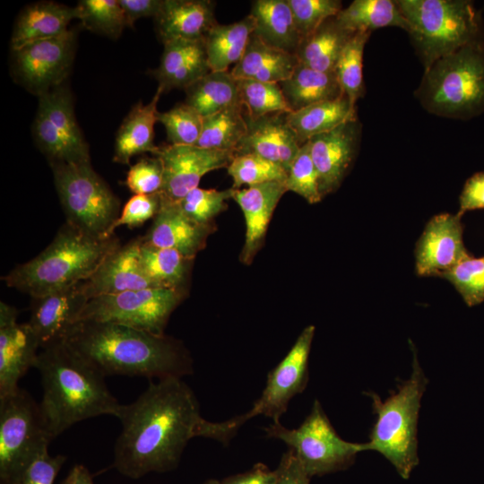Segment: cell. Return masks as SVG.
Instances as JSON below:
<instances>
[{"label":"cell","mask_w":484,"mask_h":484,"mask_svg":"<svg viewBox=\"0 0 484 484\" xmlns=\"http://www.w3.org/2000/svg\"><path fill=\"white\" fill-rule=\"evenodd\" d=\"M117 418L122 431L113 467L134 480L176 469L188 441L202 436L206 420L194 392L179 377L150 381L134 402L122 404Z\"/></svg>","instance_id":"6da1fadb"},{"label":"cell","mask_w":484,"mask_h":484,"mask_svg":"<svg viewBox=\"0 0 484 484\" xmlns=\"http://www.w3.org/2000/svg\"><path fill=\"white\" fill-rule=\"evenodd\" d=\"M65 342L105 376L121 375L149 379L179 377L193 372L188 352L177 341L133 327L82 321Z\"/></svg>","instance_id":"7a4b0ae2"},{"label":"cell","mask_w":484,"mask_h":484,"mask_svg":"<svg viewBox=\"0 0 484 484\" xmlns=\"http://www.w3.org/2000/svg\"><path fill=\"white\" fill-rule=\"evenodd\" d=\"M34 367L43 386L39 410L52 438L90 418L117 417L122 404L108 391L105 376L65 341L41 348Z\"/></svg>","instance_id":"3957f363"},{"label":"cell","mask_w":484,"mask_h":484,"mask_svg":"<svg viewBox=\"0 0 484 484\" xmlns=\"http://www.w3.org/2000/svg\"><path fill=\"white\" fill-rule=\"evenodd\" d=\"M120 246L115 235L94 237L65 222L41 253L3 280L31 298L42 297L86 281Z\"/></svg>","instance_id":"277c9868"},{"label":"cell","mask_w":484,"mask_h":484,"mask_svg":"<svg viewBox=\"0 0 484 484\" xmlns=\"http://www.w3.org/2000/svg\"><path fill=\"white\" fill-rule=\"evenodd\" d=\"M416 97L429 113L469 119L484 110V40L464 46L425 70Z\"/></svg>","instance_id":"5b68a950"},{"label":"cell","mask_w":484,"mask_h":484,"mask_svg":"<svg viewBox=\"0 0 484 484\" xmlns=\"http://www.w3.org/2000/svg\"><path fill=\"white\" fill-rule=\"evenodd\" d=\"M428 383L413 350L411 377L398 386V391L382 401L369 393L376 421L365 451H376L408 480L419 463L417 424L420 402Z\"/></svg>","instance_id":"8992f818"},{"label":"cell","mask_w":484,"mask_h":484,"mask_svg":"<svg viewBox=\"0 0 484 484\" xmlns=\"http://www.w3.org/2000/svg\"><path fill=\"white\" fill-rule=\"evenodd\" d=\"M425 70L466 45L483 40L480 13L465 0L395 1Z\"/></svg>","instance_id":"52a82bcc"},{"label":"cell","mask_w":484,"mask_h":484,"mask_svg":"<svg viewBox=\"0 0 484 484\" xmlns=\"http://www.w3.org/2000/svg\"><path fill=\"white\" fill-rule=\"evenodd\" d=\"M52 436L39 403L25 390L0 398V483L19 484L23 472Z\"/></svg>","instance_id":"ba28073f"},{"label":"cell","mask_w":484,"mask_h":484,"mask_svg":"<svg viewBox=\"0 0 484 484\" xmlns=\"http://www.w3.org/2000/svg\"><path fill=\"white\" fill-rule=\"evenodd\" d=\"M67 223L98 238H106L120 214V201L91 162L51 166ZM113 236V235H112Z\"/></svg>","instance_id":"9c48e42d"},{"label":"cell","mask_w":484,"mask_h":484,"mask_svg":"<svg viewBox=\"0 0 484 484\" xmlns=\"http://www.w3.org/2000/svg\"><path fill=\"white\" fill-rule=\"evenodd\" d=\"M265 432L290 447L310 478L344 470L365 451L364 443L345 441L336 433L317 400L298 428L290 429L277 422Z\"/></svg>","instance_id":"30bf717a"},{"label":"cell","mask_w":484,"mask_h":484,"mask_svg":"<svg viewBox=\"0 0 484 484\" xmlns=\"http://www.w3.org/2000/svg\"><path fill=\"white\" fill-rule=\"evenodd\" d=\"M32 134L50 167L91 162L89 145L76 121L73 95L65 83L39 97Z\"/></svg>","instance_id":"8fae6325"},{"label":"cell","mask_w":484,"mask_h":484,"mask_svg":"<svg viewBox=\"0 0 484 484\" xmlns=\"http://www.w3.org/2000/svg\"><path fill=\"white\" fill-rule=\"evenodd\" d=\"M184 293L167 288H145L89 299L79 321L111 323L163 334Z\"/></svg>","instance_id":"7c38bea8"},{"label":"cell","mask_w":484,"mask_h":484,"mask_svg":"<svg viewBox=\"0 0 484 484\" xmlns=\"http://www.w3.org/2000/svg\"><path fill=\"white\" fill-rule=\"evenodd\" d=\"M76 33H65L27 44L13 51L12 71L16 81L40 97L65 83L75 54Z\"/></svg>","instance_id":"4fadbf2b"},{"label":"cell","mask_w":484,"mask_h":484,"mask_svg":"<svg viewBox=\"0 0 484 484\" xmlns=\"http://www.w3.org/2000/svg\"><path fill=\"white\" fill-rule=\"evenodd\" d=\"M315 334V326H307L284 359L269 373L266 385L251 410L236 416L241 427L246 420L264 415L273 423L280 422L290 401L307 387L308 356Z\"/></svg>","instance_id":"5bb4252c"},{"label":"cell","mask_w":484,"mask_h":484,"mask_svg":"<svg viewBox=\"0 0 484 484\" xmlns=\"http://www.w3.org/2000/svg\"><path fill=\"white\" fill-rule=\"evenodd\" d=\"M163 166V198L178 202L198 187L208 172L227 168L235 154L231 151L210 150L195 145L167 144L159 146L154 154Z\"/></svg>","instance_id":"9a60e30c"},{"label":"cell","mask_w":484,"mask_h":484,"mask_svg":"<svg viewBox=\"0 0 484 484\" xmlns=\"http://www.w3.org/2000/svg\"><path fill=\"white\" fill-rule=\"evenodd\" d=\"M462 215L443 212L426 224L415 245V270L418 276L438 277L471 255L462 238Z\"/></svg>","instance_id":"2e32d148"},{"label":"cell","mask_w":484,"mask_h":484,"mask_svg":"<svg viewBox=\"0 0 484 484\" xmlns=\"http://www.w3.org/2000/svg\"><path fill=\"white\" fill-rule=\"evenodd\" d=\"M17 309L0 303V398L16 392L19 380L34 367L39 341L28 324L17 322Z\"/></svg>","instance_id":"e0dca14e"},{"label":"cell","mask_w":484,"mask_h":484,"mask_svg":"<svg viewBox=\"0 0 484 484\" xmlns=\"http://www.w3.org/2000/svg\"><path fill=\"white\" fill-rule=\"evenodd\" d=\"M360 133L361 125L357 118L308 140L323 197L341 184L356 156Z\"/></svg>","instance_id":"ac0fdd59"},{"label":"cell","mask_w":484,"mask_h":484,"mask_svg":"<svg viewBox=\"0 0 484 484\" xmlns=\"http://www.w3.org/2000/svg\"><path fill=\"white\" fill-rule=\"evenodd\" d=\"M80 284L31 298L30 315L27 322L36 335L39 347L65 341L88 303Z\"/></svg>","instance_id":"d6986e66"},{"label":"cell","mask_w":484,"mask_h":484,"mask_svg":"<svg viewBox=\"0 0 484 484\" xmlns=\"http://www.w3.org/2000/svg\"><path fill=\"white\" fill-rule=\"evenodd\" d=\"M141 242L142 237H139L120 246L89 279L80 283L89 299L126 290L158 288L142 268Z\"/></svg>","instance_id":"ffe728a7"},{"label":"cell","mask_w":484,"mask_h":484,"mask_svg":"<svg viewBox=\"0 0 484 484\" xmlns=\"http://www.w3.org/2000/svg\"><path fill=\"white\" fill-rule=\"evenodd\" d=\"M287 113L278 112L255 119L246 116L247 130L235 155L255 154L289 170L301 144L290 128Z\"/></svg>","instance_id":"44dd1931"},{"label":"cell","mask_w":484,"mask_h":484,"mask_svg":"<svg viewBox=\"0 0 484 484\" xmlns=\"http://www.w3.org/2000/svg\"><path fill=\"white\" fill-rule=\"evenodd\" d=\"M160 198V210L143 240L154 246L175 249L194 259L205 246L212 225L195 222L183 212L177 202L161 195Z\"/></svg>","instance_id":"7402d4cb"},{"label":"cell","mask_w":484,"mask_h":484,"mask_svg":"<svg viewBox=\"0 0 484 484\" xmlns=\"http://www.w3.org/2000/svg\"><path fill=\"white\" fill-rule=\"evenodd\" d=\"M287 191L285 181L233 189L232 199L242 210L246 222V238L241 252L243 263L252 262L264 241L274 209Z\"/></svg>","instance_id":"603a6c76"},{"label":"cell","mask_w":484,"mask_h":484,"mask_svg":"<svg viewBox=\"0 0 484 484\" xmlns=\"http://www.w3.org/2000/svg\"><path fill=\"white\" fill-rule=\"evenodd\" d=\"M160 65L152 71L162 92L172 89L186 90L211 72L205 39H176L166 42Z\"/></svg>","instance_id":"cb8c5ba5"},{"label":"cell","mask_w":484,"mask_h":484,"mask_svg":"<svg viewBox=\"0 0 484 484\" xmlns=\"http://www.w3.org/2000/svg\"><path fill=\"white\" fill-rule=\"evenodd\" d=\"M214 7L215 2L209 0H163L154 18L160 41L204 39L217 23Z\"/></svg>","instance_id":"d4e9b609"},{"label":"cell","mask_w":484,"mask_h":484,"mask_svg":"<svg viewBox=\"0 0 484 484\" xmlns=\"http://www.w3.org/2000/svg\"><path fill=\"white\" fill-rule=\"evenodd\" d=\"M78 17L76 6L55 2L44 1L26 6L19 14L13 30L12 51L65 33L71 21Z\"/></svg>","instance_id":"484cf974"},{"label":"cell","mask_w":484,"mask_h":484,"mask_svg":"<svg viewBox=\"0 0 484 484\" xmlns=\"http://www.w3.org/2000/svg\"><path fill=\"white\" fill-rule=\"evenodd\" d=\"M162 91L158 88L150 103L142 101L134 106L122 122L115 142L114 161L129 164L133 156L159 149L154 144V125L158 121L157 104Z\"/></svg>","instance_id":"4316f807"},{"label":"cell","mask_w":484,"mask_h":484,"mask_svg":"<svg viewBox=\"0 0 484 484\" xmlns=\"http://www.w3.org/2000/svg\"><path fill=\"white\" fill-rule=\"evenodd\" d=\"M298 64L296 55L271 47L252 33L243 56L230 73L236 79L281 83Z\"/></svg>","instance_id":"83f0119b"},{"label":"cell","mask_w":484,"mask_h":484,"mask_svg":"<svg viewBox=\"0 0 484 484\" xmlns=\"http://www.w3.org/2000/svg\"><path fill=\"white\" fill-rule=\"evenodd\" d=\"M250 15L256 37L271 47L295 55L301 38L287 0H255Z\"/></svg>","instance_id":"f1b7e54d"},{"label":"cell","mask_w":484,"mask_h":484,"mask_svg":"<svg viewBox=\"0 0 484 484\" xmlns=\"http://www.w3.org/2000/svg\"><path fill=\"white\" fill-rule=\"evenodd\" d=\"M290 112L344 95L334 72H322L298 62L291 75L279 83Z\"/></svg>","instance_id":"f546056e"},{"label":"cell","mask_w":484,"mask_h":484,"mask_svg":"<svg viewBox=\"0 0 484 484\" xmlns=\"http://www.w3.org/2000/svg\"><path fill=\"white\" fill-rule=\"evenodd\" d=\"M336 16L324 22L313 33L303 38L295 53L299 63L322 72H334L337 61L354 35Z\"/></svg>","instance_id":"4dcf8cb0"},{"label":"cell","mask_w":484,"mask_h":484,"mask_svg":"<svg viewBox=\"0 0 484 484\" xmlns=\"http://www.w3.org/2000/svg\"><path fill=\"white\" fill-rule=\"evenodd\" d=\"M287 122L303 145L312 137L357 119V108L345 95L287 113Z\"/></svg>","instance_id":"1f68e13d"},{"label":"cell","mask_w":484,"mask_h":484,"mask_svg":"<svg viewBox=\"0 0 484 484\" xmlns=\"http://www.w3.org/2000/svg\"><path fill=\"white\" fill-rule=\"evenodd\" d=\"M255 21L249 14L230 24L216 23L205 37L208 64L211 71H229L243 56Z\"/></svg>","instance_id":"d6a6232c"},{"label":"cell","mask_w":484,"mask_h":484,"mask_svg":"<svg viewBox=\"0 0 484 484\" xmlns=\"http://www.w3.org/2000/svg\"><path fill=\"white\" fill-rule=\"evenodd\" d=\"M193 258L171 249L154 246L143 240L140 262L147 277L158 288H167L184 293Z\"/></svg>","instance_id":"836d02e7"},{"label":"cell","mask_w":484,"mask_h":484,"mask_svg":"<svg viewBox=\"0 0 484 484\" xmlns=\"http://www.w3.org/2000/svg\"><path fill=\"white\" fill-rule=\"evenodd\" d=\"M185 91V103L203 117L240 104L237 79L230 71H211Z\"/></svg>","instance_id":"e575fe53"},{"label":"cell","mask_w":484,"mask_h":484,"mask_svg":"<svg viewBox=\"0 0 484 484\" xmlns=\"http://www.w3.org/2000/svg\"><path fill=\"white\" fill-rule=\"evenodd\" d=\"M336 17L343 27L354 32H372L384 27H398L409 31L407 20L396 2L391 0H355Z\"/></svg>","instance_id":"d590c367"},{"label":"cell","mask_w":484,"mask_h":484,"mask_svg":"<svg viewBox=\"0 0 484 484\" xmlns=\"http://www.w3.org/2000/svg\"><path fill=\"white\" fill-rule=\"evenodd\" d=\"M246 112L237 104L204 117L200 138L195 146L231 151L236 149L246 134Z\"/></svg>","instance_id":"8d00e7d4"},{"label":"cell","mask_w":484,"mask_h":484,"mask_svg":"<svg viewBox=\"0 0 484 484\" xmlns=\"http://www.w3.org/2000/svg\"><path fill=\"white\" fill-rule=\"evenodd\" d=\"M371 32L357 31L343 48L334 73L345 96L353 105L364 94L363 53Z\"/></svg>","instance_id":"74e56055"},{"label":"cell","mask_w":484,"mask_h":484,"mask_svg":"<svg viewBox=\"0 0 484 484\" xmlns=\"http://www.w3.org/2000/svg\"><path fill=\"white\" fill-rule=\"evenodd\" d=\"M239 102L248 118L272 113H290V109L279 83L251 79H237Z\"/></svg>","instance_id":"f35d334b"},{"label":"cell","mask_w":484,"mask_h":484,"mask_svg":"<svg viewBox=\"0 0 484 484\" xmlns=\"http://www.w3.org/2000/svg\"><path fill=\"white\" fill-rule=\"evenodd\" d=\"M76 7L82 25L95 33L117 39L127 27L118 0H82Z\"/></svg>","instance_id":"ab89813d"},{"label":"cell","mask_w":484,"mask_h":484,"mask_svg":"<svg viewBox=\"0 0 484 484\" xmlns=\"http://www.w3.org/2000/svg\"><path fill=\"white\" fill-rule=\"evenodd\" d=\"M227 169L233 180V189L271 181H285L288 175L281 166L255 154L235 155Z\"/></svg>","instance_id":"60d3db41"},{"label":"cell","mask_w":484,"mask_h":484,"mask_svg":"<svg viewBox=\"0 0 484 484\" xmlns=\"http://www.w3.org/2000/svg\"><path fill=\"white\" fill-rule=\"evenodd\" d=\"M438 277L448 281L468 307L484 301V255L470 256Z\"/></svg>","instance_id":"b9f144b4"},{"label":"cell","mask_w":484,"mask_h":484,"mask_svg":"<svg viewBox=\"0 0 484 484\" xmlns=\"http://www.w3.org/2000/svg\"><path fill=\"white\" fill-rule=\"evenodd\" d=\"M157 119L166 129L168 140L174 145H195L200 138L203 117L186 103L158 112Z\"/></svg>","instance_id":"7bdbcfd3"},{"label":"cell","mask_w":484,"mask_h":484,"mask_svg":"<svg viewBox=\"0 0 484 484\" xmlns=\"http://www.w3.org/2000/svg\"><path fill=\"white\" fill-rule=\"evenodd\" d=\"M285 186L288 191L300 195L311 204L323 199L319 190L318 173L311 158L308 141L301 145L292 161Z\"/></svg>","instance_id":"ee69618b"},{"label":"cell","mask_w":484,"mask_h":484,"mask_svg":"<svg viewBox=\"0 0 484 484\" xmlns=\"http://www.w3.org/2000/svg\"><path fill=\"white\" fill-rule=\"evenodd\" d=\"M232 188L219 191L198 186L177 203L191 220L203 225H210L212 219L227 208L226 202L232 198Z\"/></svg>","instance_id":"f6af8a7d"},{"label":"cell","mask_w":484,"mask_h":484,"mask_svg":"<svg viewBox=\"0 0 484 484\" xmlns=\"http://www.w3.org/2000/svg\"><path fill=\"white\" fill-rule=\"evenodd\" d=\"M301 39L313 33L327 19L336 16L341 8L339 0H287Z\"/></svg>","instance_id":"bcb514c9"},{"label":"cell","mask_w":484,"mask_h":484,"mask_svg":"<svg viewBox=\"0 0 484 484\" xmlns=\"http://www.w3.org/2000/svg\"><path fill=\"white\" fill-rule=\"evenodd\" d=\"M125 185L134 194L160 193L163 186V166L160 160L157 156L141 159L130 168Z\"/></svg>","instance_id":"7dc6e473"},{"label":"cell","mask_w":484,"mask_h":484,"mask_svg":"<svg viewBox=\"0 0 484 484\" xmlns=\"http://www.w3.org/2000/svg\"><path fill=\"white\" fill-rule=\"evenodd\" d=\"M160 194H134L124 205L118 218L108 231L114 235L116 229L127 226L130 229L142 226L148 220L154 218L160 207Z\"/></svg>","instance_id":"c3c4849f"},{"label":"cell","mask_w":484,"mask_h":484,"mask_svg":"<svg viewBox=\"0 0 484 484\" xmlns=\"http://www.w3.org/2000/svg\"><path fill=\"white\" fill-rule=\"evenodd\" d=\"M65 461V455L51 456L47 450L26 469L19 484H53Z\"/></svg>","instance_id":"681fc988"},{"label":"cell","mask_w":484,"mask_h":484,"mask_svg":"<svg viewBox=\"0 0 484 484\" xmlns=\"http://www.w3.org/2000/svg\"><path fill=\"white\" fill-rule=\"evenodd\" d=\"M484 209V171L477 172L469 177L459 197L458 214L469 211Z\"/></svg>","instance_id":"f907efd6"},{"label":"cell","mask_w":484,"mask_h":484,"mask_svg":"<svg viewBox=\"0 0 484 484\" xmlns=\"http://www.w3.org/2000/svg\"><path fill=\"white\" fill-rule=\"evenodd\" d=\"M277 471V484H309L310 477L290 449L283 454Z\"/></svg>","instance_id":"816d5d0a"},{"label":"cell","mask_w":484,"mask_h":484,"mask_svg":"<svg viewBox=\"0 0 484 484\" xmlns=\"http://www.w3.org/2000/svg\"><path fill=\"white\" fill-rule=\"evenodd\" d=\"M124 12L127 27L143 17H156L163 4V0H118Z\"/></svg>","instance_id":"f5cc1de1"},{"label":"cell","mask_w":484,"mask_h":484,"mask_svg":"<svg viewBox=\"0 0 484 484\" xmlns=\"http://www.w3.org/2000/svg\"><path fill=\"white\" fill-rule=\"evenodd\" d=\"M278 471H272L264 464H255L250 471L230 476L220 481L221 484H277Z\"/></svg>","instance_id":"db71d44e"},{"label":"cell","mask_w":484,"mask_h":484,"mask_svg":"<svg viewBox=\"0 0 484 484\" xmlns=\"http://www.w3.org/2000/svg\"><path fill=\"white\" fill-rule=\"evenodd\" d=\"M73 484H93L92 478L87 468L82 464L73 467L70 471Z\"/></svg>","instance_id":"11a10c76"},{"label":"cell","mask_w":484,"mask_h":484,"mask_svg":"<svg viewBox=\"0 0 484 484\" xmlns=\"http://www.w3.org/2000/svg\"><path fill=\"white\" fill-rule=\"evenodd\" d=\"M62 484H73L72 475L69 473L68 476L64 480Z\"/></svg>","instance_id":"9f6ffc18"},{"label":"cell","mask_w":484,"mask_h":484,"mask_svg":"<svg viewBox=\"0 0 484 484\" xmlns=\"http://www.w3.org/2000/svg\"><path fill=\"white\" fill-rule=\"evenodd\" d=\"M203 484H221L220 481L217 480H209L205 482H203Z\"/></svg>","instance_id":"6f0895ef"}]
</instances>
